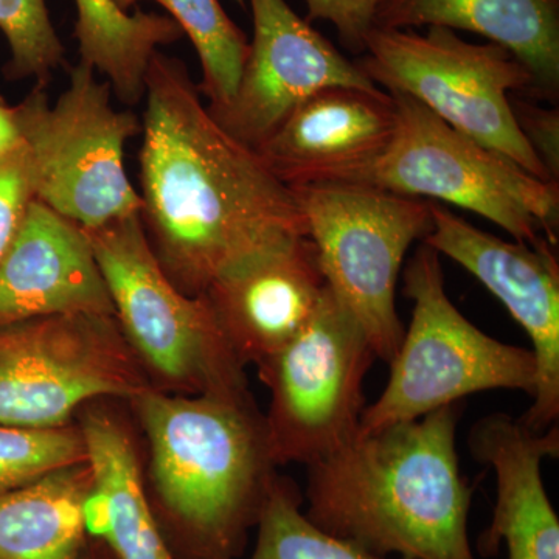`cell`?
<instances>
[{"mask_svg":"<svg viewBox=\"0 0 559 559\" xmlns=\"http://www.w3.org/2000/svg\"><path fill=\"white\" fill-rule=\"evenodd\" d=\"M139 154L143 227L187 296L308 237L294 191L210 114L179 58L156 51L145 80Z\"/></svg>","mask_w":559,"mask_h":559,"instance_id":"6da1fadb","label":"cell"},{"mask_svg":"<svg viewBox=\"0 0 559 559\" xmlns=\"http://www.w3.org/2000/svg\"><path fill=\"white\" fill-rule=\"evenodd\" d=\"M463 401L355 439L308 465V520L380 557L476 559V485L460 469Z\"/></svg>","mask_w":559,"mask_h":559,"instance_id":"7a4b0ae2","label":"cell"},{"mask_svg":"<svg viewBox=\"0 0 559 559\" xmlns=\"http://www.w3.org/2000/svg\"><path fill=\"white\" fill-rule=\"evenodd\" d=\"M157 495L197 559H235L275 479L264 418L246 389L131 400Z\"/></svg>","mask_w":559,"mask_h":559,"instance_id":"3957f363","label":"cell"},{"mask_svg":"<svg viewBox=\"0 0 559 559\" xmlns=\"http://www.w3.org/2000/svg\"><path fill=\"white\" fill-rule=\"evenodd\" d=\"M403 293L414 304L409 329L389 362L385 389L362 412L358 436L414 421L485 390L535 396L538 366L532 349L488 336L454 307L441 255L426 242L404 270Z\"/></svg>","mask_w":559,"mask_h":559,"instance_id":"277c9868","label":"cell"},{"mask_svg":"<svg viewBox=\"0 0 559 559\" xmlns=\"http://www.w3.org/2000/svg\"><path fill=\"white\" fill-rule=\"evenodd\" d=\"M110 94L108 81L80 61L55 105L36 84L14 106L32 157L35 200L84 230L142 210L124 168V146L142 124L130 110L114 108Z\"/></svg>","mask_w":559,"mask_h":559,"instance_id":"5b68a950","label":"cell"},{"mask_svg":"<svg viewBox=\"0 0 559 559\" xmlns=\"http://www.w3.org/2000/svg\"><path fill=\"white\" fill-rule=\"evenodd\" d=\"M364 50L358 68L378 87L414 98L455 131L554 182L514 119L511 92L533 91L535 81L509 50L468 43L444 27L417 35L381 25L371 28Z\"/></svg>","mask_w":559,"mask_h":559,"instance_id":"8992f818","label":"cell"},{"mask_svg":"<svg viewBox=\"0 0 559 559\" xmlns=\"http://www.w3.org/2000/svg\"><path fill=\"white\" fill-rule=\"evenodd\" d=\"M116 320L143 367L191 395L246 389L241 360L205 296L162 270L140 213L86 230Z\"/></svg>","mask_w":559,"mask_h":559,"instance_id":"52a82bcc","label":"cell"},{"mask_svg":"<svg viewBox=\"0 0 559 559\" xmlns=\"http://www.w3.org/2000/svg\"><path fill=\"white\" fill-rule=\"evenodd\" d=\"M323 278L390 362L404 326L395 290L404 257L432 230L430 202L364 183L293 189Z\"/></svg>","mask_w":559,"mask_h":559,"instance_id":"ba28073f","label":"cell"},{"mask_svg":"<svg viewBox=\"0 0 559 559\" xmlns=\"http://www.w3.org/2000/svg\"><path fill=\"white\" fill-rule=\"evenodd\" d=\"M390 95L396 106L395 135L366 186L450 202L491 221L516 241L558 245L557 182L522 170L414 98Z\"/></svg>","mask_w":559,"mask_h":559,"instance_id":"9c48e42d","label":"cell"},{"mask_svg":"<svg viewBox=\"0 0 559 559\" xmlns=\"http://www.w3.org/2000/svg\"><path fill=\"white\" fill-rule=\"evenodd\" d=\"M374 359L366 333L326 286L307 325L259 366L272 395L264 426L275 465H311L358 436Z\"/></svg>","mask_w":559,"mask_h":559,"instance_id":"30bf717a","label":"cell"},{"mask_svg":"<svg viewBox=\"0 0 559 559\" xmlns=\"http://www.w3.org/2000/svg\"><path fill=\"white\" fill-rule=\"evenodd\" d=\"M151 388L116 318L53 316L0 326V423L69 426L95 399L134 400Z\"/></svg>","mask_w":559,"mask_h":559,"instance_id":"8fae6325","label":"cell"},{"mask_svg":"<svg viewBox=\"0 0 559 559\" xmlns=\"http://www.w3.org/2000/svg\"><path fill=\"white\" fill-rule=\"evenodd\" d=\"M432 230L426 245L479 280L502 301L528 334L538 366L532 406L521 421L533 430L558 425L559 417V264L555 248L506 241L471 226L450 210L430 202Z\"/></svg>","mask_w":559,"mask_h":559,"instance_id":"7c38bea8","label":"cell"},{"mask_svg":"<svg viewBox=\"0 0 559 559\" xmlns=\"http://www.w3.org/2000/svg\"><path fill=\"white\" fill-rule=\"evenodd\" d=\"M250 7L253 39L237 94L229 108L210 112L231 138L257 151L316 92L381 90L286 0H250Z\"/></svg>","mask_w":559,"mask_h":559,"instance_id":"4fadbf2b","label":"cell"},{"mask_svg":"<svg viewBox=\"0 0 559 559\" xmlns=\"http://www.w3.org/2000/svg\"><path fill=\"white\" fill-rule=\"evenodd\" d=\"M395 130L389 92L326 87L300 103L257 153L290 190L366 186Z\"/></svg>","mask_w":559,"mask_h":559,"instance_id":"5bb4252c","label":"cell"},{"mask_svg":"<svg viewBox=\"0 0 559 559\" xmlns=\"http://www.w3.org/2000/svg\"><path fill=\"white\" fill-rule=\"evenodd\" d=\"M75 314L116 318L86 230L35 200L0 259V326Z\"/></svg>","mask_w":559,"mask_h":559,"instance_id":"9a60e30c","label":"cell"},{"mask_svg":"<svg viewBox=\"0 0 559 559\" xmlns=\"http://www.w3.org/2000/svg\"><path fill=\"white\" fill-rule=\"evenodd\" d=\"M325 289L314 245L300 237L224 275L204 296L242 366H260L300 333Z\"/></svg>","mask_w":559,"mask_h":559,"instance_id":"2e32d148","label":"cell"},{"mask_svg":"<svg viewBox=\"0 0 559 559\" xmlns=\"http://www.w3.org/2000/svg\"><path fill=\"white\" fill-rule=\"evenodd\" d=\"M468 447L477 462L491 466L498 498L491 524L477 540L484 557L559 559V520L543 480V462L558 459V425L533 430L507 414H491L474 423Z\"/></svg>","mask_w":559,"mask_h":559,"instance_id":"e0dca14e","label":"cell"},{"mask_svg":"<svg viewBox=\"0 0 559 559\" xmlns=\"http://www.w3.org/2000/svg\"><path fill=\"white\" fill-rule=\"evenodd\" d=\"M377 25L479 33L532 73L533 91L557 94L558 0H388L378 11Z\"/></svg>","mask_w":559,"mask_h":559,"instance_id":"ac0fdd59","label":"cell"},{"mask_svg":"<svg viewBox=\"0 0 559 559\" xmlns=\"http://www.w3.org/2000/svg\"><path fill=\"white\" fill-rule=\"evenodd\" d=\"M92 487L94 474L84 462L0 495V559H81L83 502Z\"/></svg>","mask_w":559,"mask_h":559,"instance_id":"d6986e66","label":"cell"},{"mask_svg":"<svg viewBox=\"0 0 559 559\" xmlns=\"http://www.w3.org/2000/svg\"><path fill=\"white\" fill-rule=\"evenodd\" d=\"M94 481L109 499L105 543L116 559H176L151 510L130 437L108 415L81 425Z\"/></svg>","mask_w":559,"mask_h":559,"instance_id":"ffe728a7","label":"cell"},{"mask_svg":"<svg viewBox=\"0 0 559 559\" xmlns=\"http://www.w3.org/2000/svg\"><path fill=\"white\" fill-rule=\"evenodd\" d=\"M80 61L100 72L124 105L145 98L151 58L182 38L178 22L157 13H128L116 0H73Z\"/></svg>","mask_w":559,"mask_h":559,"instance_id":"44dd1931","label":"cell"},{"mask_svg":"<svg viewBox=\"0 0 559 559\" xmlns=\"http://www.w3.org/2000/svg\"><path fill=\"white\" fill-rule=\"evenodd\" d=\"M178 22L200 57L201 95L212 114L229 108L249 55L245 32L227 16L219 0H154Z\"/></svg>","mask_w":559,"mask_h":559,"instance_id":"7402d4cb","label":"cell"},{"mask_svg":"<svg viewBox=\"0 0 559 559\" xmlns=\"http://www.w3.org/2000/svg\"><path fill=\"white\" fill-rule=\"evenodd\" d=\"M301 503L296 484L275 476L261 506L255 549L249 559H389L323 532L308 520Z\"/></svg>","mask_w":559,"mask_h":559,"instance_id":"603a6c76","label":"cell"},{"mask_svg":"<svg viewBox=\"0 0 559 559\" xmlns=\"http://www.w3.org/2000/svg\"><path fill=\"white\" fill-rule=\"evenodd\" d=\"M87 462L81 429L62 426L27 429L0 423V495L46 476L51 471Z\"/></svg>","mask_w":559,"mask_h":559,"instance_id":"cb8c5ba5","label":"cell"},{"mask_svg":"<svg viewBox=\"0 0 559 559\" xmlns=\"http://www.w3.org/2000/svg\"><path fill=\"white\" fill-rule=\"evenodd\" d=\"M0 32L10 47V80L35 79L46 87L51 73L64 66V46L46 0H0Z\"/></svg>","mask_w":559,"mask_h":559,"instance_id":"d4e9b609","label":"cell"},{"mask_svg":"<svg viewBox=\"0 0 559 559\" xmlns=\"http://www.w3.org/2000/svg\"><path fill=\"white\" fill-rule=\"evenodd\" d=\"M33 201L32 157L24 143L0 162V259L13 241Z\"/></svg>","mask_w":559,"mask_h":559,"instance_id":"484cf974","label":"cell"},{"mask_svg":"<svg viewBox=\"0 0 559 559\" xmlns=\"http://www.w3.org/2000/svg\"><path fill=\"white\" fill-rule=\"evenodd\" d=\"M311 20L330 22L349 50H364V40L377 25L378 11L388 0H305Z\"/></svg>","mask_w":559,"mask_h":559,"instance_id":"4316f807","label":"cell"},{"mask_svg":"<svg viewBox=\"0 0 559 559\" xmlns=\"http://www.w3.org/2000/svg\"><path fill=\"white\" fill-rule=\"evenodd\" d=\"M514 119L527 140L530 148L549 173L550 179L558 182L559 176V112L544 109L528 102L511 100Z\"/></svg>","mask_w":559,"mask_h":559,"instance_id":"83f0119b","label":"cell"},{"mask_svg":"<svg viewBox=\"0 0 559 559\" xmlns=\"http://www.w3.org/2000/svg\"><path fill=\"white\" fill-rule=\"evenodd\" d=\"M24 145L16 108L0 97V162L10 157Z\"/></svg>","mask_w":559,"mask_h":559,"instance_id":"f1b7e54d","label":"cell"},{"mask_svg":"<svg viewBox=\"0 0 559 559\" xmlns=\"http://www.w3.org/2000/svg\"><path fill=\"white\" fill-rule=\"evenodd\" d=\"M138 2L139 0H116L117 5H119L123 11L132 9V7H134Z\"/></svg>","mask_w":559,"mask_h":559,"instance_id":"f546056e","label":"cell"},{"mask_svg":"<svg viewBox=\"0 0 559 559\" xmlns=\"http://www.w3.org/2000/svg\"><path fill=\"white\" fill-rule=\"evenodd\" d=\"M81 559H97L94 557V555L91 554V551L84 550L83 557Z\"/></svg>","mask_w":559,"mask_h":559,"instance_id":"4dcf8cb0","label":"cell"},{"mask_svg":"<svg viewBox=\"0 0 559 559\" xmlns=\"http://www.w3.org/2000/svg\"><path fill=\"white\" fill-rule=\"evenodd\" d=\"M238 3H241V5H245V0H237Z\"/></svg>","mask_w":559,"mask_h":559,"instance_id":"1f68e13d","label":"cell"}]
</instances>
